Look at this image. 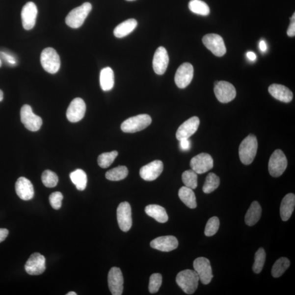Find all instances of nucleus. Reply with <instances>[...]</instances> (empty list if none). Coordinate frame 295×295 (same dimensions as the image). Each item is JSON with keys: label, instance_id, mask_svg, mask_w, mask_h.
Segmentation results:
<instances>
[{"label": "nucleus", "instance_id": "9d476101", "mask_svg": "<svg viewBox=\"0 0 295 295\" xmlns=\"http://www.w3.org/2000/svg\"><path fill=\"white\" fill-rule=\"evenodd\" d=\"M202 42L204 45L217 56H222L225 54L226 48L222 38L215 33H210L203 37Z\"/></svg>", "mask_w": 295, "mask_h": 295}, {"label": "nucleus", "instance_id": "dca6fc26", "mask_svg": "<svg viewBox=\"0 0 295 295\" xmlns=\"http://www.w3.org/2000/svg\"><path fill=\"white\" fill-rule=\"evenodd\" d=\"M108 284L110 292L113 295H122L124 278L119 268L113 267L110 269L108 275Z\"/></svg>", "mask_w": 295, "mask_h": 295}, {"label": "nucleus", "instance_id": "393cba45", "mask_svg": "<svg viewBox=\"0 0 295 295\" xmlns=\"http://www.w3.org/2000/svg\"><path fill=\"white\" fill-rule=\"evenodd\" d=\"M262 209L257 201H254L251 204L245 216V224L249 226L255 225L261 218Z\"/></svg>", "mask_w": 295, "mask_h": 295}, {"label": "nucleus", "instance_id": "1a4fd4ad", "mask_svg": "<svg viewBox=\"0 0 295 295\" xmlns=\"http://www.w3.org/2000/svg\"><path fill=\"white\" fill-rule=\"evenodd\" d=\"M193 266L201 283L204 285L210 284L214 278L210 260L204 257L198 258L193 261Z\"/></svg>", "mask_w": 295, "mask_h": 295}, {"label": "nucleus", "instance_id": "412c9836", "mask_svg": "<svg viewBox=\"0 0 295 295\" xmlns=\"http://www.w3.org/2000/svg\"><path fill=\"white\" fill-rule=\"evenodd\" d=\"M151 247L164 252H168L177 248L178 241L173 236L159 237L151 242Z\"/></svg>", "mask_w": 295, "mask_h": 295}, {"label": "nucleus", "instance_id": "37998d69", "mask_svg": "<svg viewBox=\"0 0 295 295\" xmlns=\"http://www.w3.org/2000/svg\"><path fill=\"white\" fill-rule=\"evenodd\" d=\"M180 147L183 151H188L190 148V142L188 139H183L180 141Z\"/></svg>", "mask_w": 295, "mask_h": 295}, {"label": "nucleus", "instance_id": "c03bdc74", "mask_svg": "<svg viewBox=\"0 0 295 295\" xmlns=\"http://www.w3.org/2000/svg\"><path fill=\"white\" fill-rule=\"evenodd\" d=\"M287 34L290 37H294L295 35V23L292 22L290 24L287 31Z\"/></svg>", "mask_w": 295, "mask_h": 295}, {"label": "nucleus", "instance_id": "6ab92c4d", "mask_svg": "<svg viewBox=\"0 0 295 295\" xmlns=\"http://www.w3.org/2000/svg\"><path fill=\"white\" fill-rule=\"evenodd\" d=\"M163 165L161 161H155L144 166L139 171L140 176L146 181L156 180L163 171Z\"/></svg>", "mask_w": 295, "mask_h": 295}, {"label": "nucleus", "instance_id": "72a5a7b5", "mask_svg": "<svg viewBox=\"0 0 295 295\" xmlns=\"http://www.w3.org/2000/svg\"><path fill=\"white\" fill-rule=\"evenodd\" d=\"M220 185V178L214 173L207 175L202 190L205 193H210L214 191Z\"/></svg>", "mask_w": 295, "mask_h": 295}, {"label": "nucleus", "instance_id": "cd10ccee", "mask_svg": "<svg viewBox=\"0 0 295 295\" xmlns=\"http://www.w3.org/2000/svg\"><path fill=\"white\" fill-rule=\"evenodd\" d=\"M137 22L134 19H129L128 20L120 23L114 30V35L117 38H123L132 33L136 27Z\"/></svg>", "mask_w": 295, "mask_h": 295}, {"label": "nucleus", "instance_id": "f8f14e48", "mask_svg": "<svg viewBox=\"0 0 295 295\" xmlns=\"http://www.w3.org/2000/svg\"><path fill=\"white\" fill-rule=\"evenodd\" d=\"M46 259L39 253L32 254L25 265L26 272L31 275L42 274L45 271Z\"/></svg>", "mask_w": 295, "mask_h": 295}, {"label": "nucleus", "instance_id": "2f4dec72", "mask_svg": "<svg viewBox=\"0 0 295 295\" xmlns=\"http://www.w3.org/2000/svg\"><path fill=\"white\" fill-rule=\"evenodd\" d=\"M188 8L193 13L206 16L210 13V9L208 4L201 0H191L188 3Z\"/></svg>", "mask_w": 295, "mask_h": 295}, {"label": "nucleus", "instance_id": "9b49d317", "mask_svg": "<svg viewBox=\"0 0 295 295\" xmlns=\"http://www.w3.org/2000/svg\"><path fill=\"white\" fill-rule=\"evenodd\" d=\"M190 165L191 170L197 174H203L214 167V159L210 154L203 153L193 157Z\"/></svg>", "mask_w": 295, "mask_h": 295}, {"label": "nucleus", "instance_id": "49530a36", "mask_svg": "<svg viewBox=\"0 0 295 295\" xmlns=\"http://www.w3.org/2000/svg\"><path fill=\"white\" fill-rule=\"evenodd\" d=\"M259 48L260 50L263 52L267 51L268 49L267 43H266L264 41H260L259 43Z\"/></svg>", "mask_w": 295, "mask_h": 295}, {"label": "nucleus", "instance_id": "58836bf2", "mask_svg": "<svg viewBox=\"0 0 295 295\" xmlns=\"http://www.w3.org/2000/svg\"><path fill=\"white\" fill-rule=\"evenodd\" d=\"M220 221L218 217L214 216L208 220L205 227V234L207 237L214 236L218 231Z\"/></svg>", "mask_w": 295, "mask_h": 295}, {"label": "nucleus", "instance_id": "c756f323", "mask_svg": "<svg viewBox=\"0 0 295 295\" xmlns=\"http://www.w3.org/2000/svg\"><path fill=\"white\" fill-rule=\"evenodd\" d=\"M70 177L72 183L74 184L77 189L80 191L85 190L87 185V176L85 172L80 169L70 173Z\"/></svg>", "mask_w": 295, "mask_h": 295}, {"label": "nucleus", "instance_id": "423d86ee", "mask_svg": "<svg viewBox=\"0 0 295 295\" xmlns=\"http://www.w3.org/2000/svg\"><path fill=\"white\" fill-rule=\"evenodd\" d=\"M288 166L286 157L281 150L277 149L270 156L268 162V171L270 176L278 177L283 175Z\"/></svg>", "mask_w": 295, "mask_h": 295}, {"label": "nucleus", "instance_id": "f704fd0d", "mask_svg": "<svg viewBox=\"0 0 295 295\" xmlns=\"http://www.w3.org/2000/svg\"><path fill=\"white\" fill-rule=\"evenodd\" d=\"M266 257H267V254H266L264 248H260L256 251L255 255V261L253 266V270L255 273L259 274L262 271L265 263Z\"/></svg>", "mask_w": 295, "mask_h": 295}, {"label": "nucleus", "instance_id": "8fccbe9b", "mask_svg": "<svg viewBox=\"0 0 295 295\" xmlns=\"http://www.w3.org/2000/svg\"><path fill=\"white\" fill-rule=\"evenodd\" d=\"M67 295H77V294L74 292H71L66 294Z\"/></svg>", "mask_w": 295, "mask_h": 295}, {"label": "nucleus", "instance_id": "c9c22d12", "mask_svg": "<svg viewBox=\"0 0 295 295\" xmlns=\"http://www.w3.org/2000/svg\"><path fill=\"white\" fill-rule=\"evenodd\" d=\"M182 181L186 187L195 189L197 187V174L192 170L186 171L182 174Z\"/></svg>", "mask_w": 295, "mask_h": 295}, {"label": "nucleus", "instance_id": "3c124183", "mask_svg": "<svg viewBox=\"0 0 295 295\" xmlns=\"http://www.w3.org/2000/svg\"><path fill=\"white\" fill-rule=\"evenodd\" d=\"M1 66H2V61H1V57H0V67H1Z\"/></svg>", "mask_w": 295, "mask_h": 295}, {"label": "nucleus", "instance_id": "0eeeda50", "mask_svg": "<svg viewBox=\"0 0 295 295\" xmlns=\"http://www.w3.org/2000/svg\"><path fill=\"white\" fill-rule=\"evenodd\" d=\"M214 92L217 100L223 104L231 102L236 96L234 86L226 81H216Z\"/></svg>", "mask_w": 295, "mask_h": 295}, {"label": "nucleus", "instance_id": "39448f33", "mask_svg": "<svg viewBox=\"0 0 295 295\" xmlns=\"http://www.w3.org/2000/svg\"><path fill=\"white\" fill-rule=\"evenodd\" d=\"M41 62L43 68L48 73L55 74L60 69V56L53 48H47L42 51Z\"/></svg>", "mask_w": 295, "mask_h": 295}, {"label": "nucleus", "instance_id": "f3484780", "mask_svg": "<svg viewBox=\"0 0 295 295\" xmlns=\"http://www.w3.org/2000/svg\"><path fill=\"white\" fill-rule=\"evenodd\" d=\"M38 14L36 4L32 2H28L24 6L22 13L23 26L27 30H30L35 27Z\"/></svg>", "mask_w": 295, "mask_h": 295}, {"label": "nucleus", "instance_id": "a878e982", "mask_svg": "<svg viewBox=\"0 0 295 295\" xmlns=\"http://www.w3.org/2000/svg\"><path fill=\"white\" fill-rule=\"evenodd\" d=\"M100 83L101 89L105 91L113 89L114 84V72L110 67H105L101 71Z\"/></svg>", "mask_w": 295, "mask_h": 295}, {"label": "nucleus", "instance_id": "bb28decb", "mask_svg": "<svg viewBox=\"0 0 295 295\" xmlns=\"http://www.w3.org/2000/svg\"><path fill=\"white\" fill-rule=\"evenodd\" d=\"M146 214L161 223L168 221V216L163 207L157 205H150L145 208Z\"/></svg>", "mask_w": 295, "mask_h": 295}, {"label": "nucleus", "instance_id": "c85d7f7f", "mask_svg": "<svg viewBox=\"0 0 295 295\" xmlns=\"http://www.w3.org/2000/svg\"><path fill=\"white\" fill-rule=\"evenodd\" d=\"M178 196L184 204L190 209H194L197 207L196 196L191 188L182 187L179 190Z\"/></svg>", "mask_w": 295, "mask_h": 295}, {"label": "nucleus", "instance_id": "ddd939ff", "mask_svg": "<svg viewBox=\"0 0 295 295\" xmlns=\"http://www.w3.org/2000/svg\"><path fill=\"white\" fill-rule=\"evenodd\" d=\"M86 105L83 99L76 98L71 101L67 109L66 117L71 123L80 122L84 117Z\"/></svg>", "mask_w": 295, "mask_h": 295}, {"label": "nucleus", "instance_id": "603ef678", "mask_svg": "<svg viewBox=\"0 0 295 295\" xmlns=\"http://www.w3.org/2000/svg\"><path fill=\"white\" fill-rule=\"evenodd\" d=\"M127 1H134V0H127Z\"/></svg>", "mask_w": 295, "mask_h": 295}, {"label": "nucleus", "instance_id": "2eb2a0df", "mask_svg": "<svg viewBox=\"0 0 295 295\" xmlns=\"http://www.w3.org/2000/svg\"><path fill=\"white\" fill-rule=\"evenodd\" d=\"M193 76V68L190 63H184L177 70L175 80L179 88H186L190 84Z\"/></svg>", "mask_w": 295, "mask_h": 295}, {"label": "nucleus", "instance_id": "a18cd8bd", "mask_svg": "<svg viewBox=\"0 0 295 295\" xmlns=\"http://www.w3.org/2000/svg\"><path fill=\"white\" fill-rule=\"evenodd\" d=\"M8 230L6 229L0 228V243L5 240L8 235Z\"/></svg>", "mask_w": 295, "mask_h": 295}, {"label": "nucleus", "instance_id": "de8ad7c7", "mask_svg": "<svg viewBox=\"0 0 295 295\" xmlns=\"http://www.w3.org/2000/svg\"><path fill=\"white\" fill-rule=\"evenodd\" d=\"M246 56L251 61H255L256 59V55L253 52H248L246 53Z\"/></svg>", "mask_w": 295, "mask_h": 295}, {"label": "nucleus", "instance_id": "ea45409f", "mask_svg": "<svg viewBox=\"0 0 295 295\" xmlns=\"http://www.w3.org/2000/svg\"><path fill=\"white\" fill-rule=\"evenodd\" d=\"M162 284V275L159 273L153 274L149 279V291L152 294L157 293Z\"/></svg>", "mask_w": 295, "mask_h": 295}, {"label": "nucleus", "instance_id": "e433bc0d", "mask_svg": "<svg viewBox=\"0 0 295 295\" xmlns=\"http://www.w3.org/2000/svg\"><path fill=\"white\" fill-rule=\"evenodd\" d=\"M118 153L117 151H113L109 153H104L99 156L98 160L99 165L103 168L109 167L117 157Z\"/></svg>", "mask_w": 295, "mask_h": 295}, {"label": "nucleus", "instance_id": "20e7f679", "mask_svg": "<svg viewBox=\"0 0 295 295\" xmlns=\"http://www.w3.org/2000/svg\"><path fill=\"white\" fill-rule=\"evenodd\" d=\"M152 118L148 114H139L124 121L121 129L126 133H134L143 130L151 125Z\"/></svg>", "mask_w": 295, "mask_h": 295}, {"label": "nucleus", "instance_id": "473e14b6", "mask_svg": "<svg viewBox=\"0 0 295 295\" xmlns=\"http://www.w3.org/2000/svg\"><path fill=\"white\" fill-rule=\"evenodd\" d=\"M290 265V260L287 258H281L275 261L272 268V275L274 278L281 277Z\"/></svg>", "mask_w": 295, "mask_h": 295}, {"label": "nucleus", "instance_id": "09e8293b", "mask_svg": "<svg viewBox=\"0 0 295 295\" xmlns=\"http://www.w3.org/2000/svg\"><path fill=\"white\" fill-rule=\"evenodd\" d=\"M3 92L1 90H0V102H1V101L3 100Z\"/></svg>", "mask_w": 295, "mask_h": 295}, {"label": "nucleus", "instance_id": "6e6552de", "mask_svg": "<svg viewBox=\"0 0 295 295\" xmlns=\"http://www.w3.org/2000/svg\"><path fill=\"white\" fill-rule=\"evenodd\" d=\"M21 118L25 127L31 132L39 130L42 125V119L32 112L30 106L25 105L21 110Z\"/></svg>", "mask_w": 295, "mask_h": 295}, {"label": "nucleus", "instance_id": "a19ab883", "mask_svg": "<svg viewBox=\"0 0 295 295\" xmlns=\"http://www.w3.org/2000/svg\"><path fill=\"white\" fill-rule=\"evenodd\" d=\"M63 195L60 192H54L52 193L50 196V204L53 209L58 210H59L62 205V201L63 200Z\"/></svg>", "mask_w": 295, "mask_h": 295}, {"label": "nucleus", "instance_id": "5701e85b", "mask_svg": "<svg viewBox=\"0 0 295 295\" xmlns=\"http://www.w3.org/2000/svg\"><path fill=\"white\" fill-rule=\"evenodd\" d=\"M268 91L274 98L285 103L291 102L293 98V94L287 87L277 84L270 85Z\"/></svg>", "mask_w": 295, "mask_h": 295}, {"label": "nucleus", "instance_id": "4be33fe9", "mask_svg": "<svg viewBox=\"0 0 295 295\" xmlns=\"http://www.w3.org/2000/svg\"><path fill=\"white\" fill-rule=\"evenodd\" d=\"M17 195L24 201L30 200L34 196V189L31 182L25 177L18 179L15 185Z\"/></svg>", "mask_w": 295, "mask_h": 295}, {"label": "nucleus", "instance_id": "4468645a", "mask_svg": "<svg viewBox=\"0 0 295 295\" xmlns=\"http://www.w3.org/2000/svg\"><path fill=\"white\" fill-rule=\"evenodd\" d=\"M117 216L120 230L124 232L128 231L133 225L132 208L128 202L121 203L117 210Z\"/></svg>", "mask_w": 295, "mask_h": 295}, {"label": "nucleus", "instance_id": "7c9ffc66", "mask_svg": "<svg viewBox=\"0 0 295 295\" xmlns=\"http://www.w3.org/2000/svg\"><path fill=\"white\" fill-rule=\"evenodd\" d=\"M129 171L127 167L119 166L111 169L106 173V178L111 181H119L124 180L128 175Z\"/></svg>", "mask_w": 295, "mask_h": 295}, {"label": "nucleus", "instance_id": "4c0bfd02", "mask_svg": "<svg viewBox=\"0 0 295 295\" xmlns=\"http://www.w3.org/2000/svg\"><path fill=\"white\" fill-rule=\"evenodd\" d=\"M41 178L43 185L47 188H54L59 182V178L56 174L50 170L43 172Z\"/></svg>", "mask_w": 295, "mask_h": 295}, {"label": "nucleus", "instance_id": "7ed1b4c3", "mask_svg": "<svg viewBox=\"0 0 295 295\" xmlns=\"http://www.w3.org/2000/svg\"><path fill=\"white\" fill-rule=\"evenodd\" d=\"M91 9L92 5L89 2H85L82 5L72 9L66 18L67 25L74 28L80 27L83 25Z\"/></svg>", "mask_w": 295, "mask_h": 295}, {"label": "nucleus", "instance_id": "b1692460", "mask_svg": "<svg viewBox=\"0 0 295 295\" xmlns=\"http://www.w3.org/2000/svg\"><path fill=\"white\" fill-rule=\"evenodd\" d=\"M295 206V195L293 193H288L283 198L280 207V215L283 221H287L290 218Z\"/></svg>", "mask_w": 295, "mask_h": 295}, {"label": "nucleus", "instance_id": "f03ea898", "mask_svg": "<svg viewBox=\"0 0 295 295\" xmlns=\"http://www.w3.org/2000/svg\"><path fill=\"white\" fill-rule=\"evenodd\" d=\"M200 280L199 275L191 269H186L178 273L176 277V282L184 292L191 295L196 292Z\"/></svg>", "mask_w": 295, "mask_h": 295}, {"label": "nucleus", "instance_id": "aec40b11", "mask_svg": "<svg viewBox=\"0 0 295 295\" xmlns=\"http://www.w3.org/2000/svg\"><path fill=\"white\" fill-rule=\"evenodd\" d=\"M169 62L168 53L165 48L160 47L155 53L153 66L154 72L159 75L165 74Z\"/></svg>", "mask_w": 295, "mask_h": 295}, {"label": "nucleus", "instance_id": "f257e3e1", "mask_svg": "<svg viewBox=\"0 0 295 295\" xmlns=\"http://www.w3.org/2000/svg\"><path fill=\"white\" fill-rule=\"evenodd\" d=\"M258 143L254 134H250L241 142L239 156L241 162L248 165L252 163L257 153Z\"/></svg>", "mask_w": 295, "mask_h": 295}, {"label": "nucleus", "instance_id": "79ce46f5", "mask_svg": "<svg viewBox=\"0 0 295 295\" xmlns=\"http://www.w3.org/2000/svg\"><path fill=\"white\" fill-rule=\"evenodd\" d=\"M0 57H1V59L2 58L4 61H6L10 65L14 66L17 64L16 58L12 55L8 54L7 53L0 52Z\"/></svg>", "mask_w": 295, "mask_h": 295}, {"label": "nucleus", "instance_id": "a211bd4d", "mask_svg": "<svg viewBox=\"0 0 295 295\" xmlns=\"http://www.w3.org/2000/svg\"><path fill=\"white\" fill-rule=\"evenodd\" d=\"M200 119L197 117H192L186 120L178 129L176 138L178 141L183 139H188L194 134L199 128Z\"/></svg>", "mask_w": 295, "mask_h": 295}]
</instances>
